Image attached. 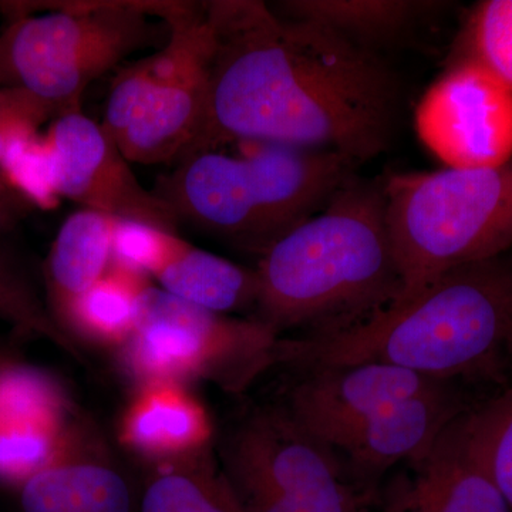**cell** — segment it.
Segmentation results:
<instances>
[{"mask_svg": "<svg viewBox=\"0 0 512 512\" xmlns=\"http://www.w3.org/2000/svg\"><path fill=\"white\" fill-rule=\"evenodd\" d=\"M384 181L353 174L318 215L266 249L252 318L281 338L295 330L311 338L348 329L402 296Z\"/></svg>", "mask_w": 512, "mask_h": 512, "instance_id": "cell-3", "label": "cell"}, {"mask_svg": "<svg viewBox=\"0 0 512 512\" xmlns=\"http://www.w3.org/2000/svg\"><path fill=\"white\" fill-rule=\"evenodd\" d=\"M387 228L409 298L458 266L512 248V160L498 167L386 177Z\"/></svg>", "mask_w": 512, "mask_h": 512, "instance_id": "cell-5", "label": "cell"}, {"mask_svg": "<svg viewBox=\"0 0 512 512\" xmlns=\"http://www.w3.org/2000/svg\"><path fill=\"white\" fill-rule=\"evenodd\" d=\"M26 201L0 178V235L9 231L25 211Z\"/></svg>", "mask_w": 512, "mask_h": 512, "instance_id": "cell-30", "label": "cell"}, {"mask_svg": "<svg viewBox=\"0 0 512 512\" xmlns=\"http://www.w3.org/2000/svg\"><path fill=\"white\" fill-rule=\"evenodd\" d=\"M138 512H247L215 457L194 456L144 466Z\"/></svg>", "mask_w": 512, "mask_h": 512, "instance_id": "cell-19", "label": "cell"}, {"mask_svg": "<svg viewBox=\"0 0 512 512\" xmlns=\"http://www.w3.org/2000/svg\"><path fill=\"white\" fill-rule=\"evenodd\" d=\"M168 39L111 84L104 133L130 163L177 165L207 130L212 40L204 3L165 2Z\"/></svg>", "mask_w": 512, "mask_h": 512, "instance_id": "cell-6", "label": "cell"}, {"mask_svg": "<svg viewBox=\"0 0 512 512\" xmlns=\"http://www.w3.org/2000/svg\"><path fill=\"white\" fill-rule=\"evenodd\" d=\"M204 13L212 52L198 153L229 141L276 143L359 165L389 148L402 92L375 52L258 0L207 2Z\"/></svg>", "mask_w": 512, "mask_h": 512, "instance_id": "cell-1", "label": "cell"}, {"mask_svg": "<svg viewBox=\"0 0 512 512\" xmlns=\"http://www.w3.org/2000/svg\"><path fill=\"white\" fill-rule=\"evenodd\" d=\"M117 436L123 448L150 466L214 446L215 430L190 387L151 383L137 387L121 416Z\"/></svg>", "mask_w": 512, "mask_h": 512, "instance_id": "cell-16", "label": "cell"}, {"mask_svg": "<svg viewBox=\"0 0 512 512\" xmlns=\"http://www.w3.org/2000/svg\"><path fill=\"white\" fill-rule=\"evenodd\" d=\"M0 86H5V79H3L2 70V42H0Z\"/></svg>", "mask_w": 512, "mask_h": 512, "instance_id": "cell-31", "label": "cell"}, {"mask_svg": "<svg viewBox=\"0 0 512 512\" xmlns=\"http://www.w3.org/2000/svg\"><path fill=\"white\" fill-rule=\"evenodd\" d=\"M0 322L8 323L19 338H40L55 343L83 362L79 348L56 325L35 292L0 261Z\"/></svg>", "mask_w": 512, "mask_h": 512, "instance_id": "cell-27", "label": "cell"}, {"mask_svg": "<svg viewBox=\"0 0 512 512\" xmlns=\"http://www.w3.org/2000/svg\"><path fill=\"white\" fill-rule=\"evenodd\" d=\"M436 6L421 0H291L278 8L286 19L312 23L372 50L370 45L400 35Z\"/></svg>", "mask_w": 512, "mask_h": 512, "instance_id": "cell-20", "label": "cell"}, {"mask_svg": "<svg viewBox=\"0 0 512 512\" xmlns=\"http://www.w3.org/2000/svg\"><path fill=\"white\" fill-rule=\"evenodd\" d=\"M163 2H56L18 15L0 35L5 86L57 111L80 110L87 87L146 46Z\"/></svg>", "mask_w": 512, "mask_h": 512, "instance_id": "cell-7", "label": "cell"}, {"mask_svg": "<svg viewBox=\"0 0 512 512\" xmlns=\"http://www.w3.org/2000/svg\"><path fill=\"white\" fill-rule=\"evenodd\" d=\"M178 220L261 254L258 202L242 156L201 151L184 158L154 190Z\"/></svg>", "mask_w": 512, "mask_h": 512, "instance_id": "cell-15", "label": "cell"}, {"mask_svg": "<svg viewBox=\"0 0 512 512\" xmlns=\"http://www.w3.org/2000/svg\"><path fill=\"white\" fill-rule=\"evenodd\" d=\"M508 359L512 360V342L510 345V349H508Z\"/></svg>", "mask_w": 512, "mask_h": 512, "instance_id": "cell-32", "label": "cell"}, {"mask_svg": "<svg viewBox=\"0 0 512 512\" xmlns=\"http://www.w3.org/2000/svg\"><path fill=\"white\" fill-rule=\"evenodd\" d=\"M279 404L373 497L390 470L419 460L470 410L456 382L373 362L303 370Z\"/></svg>", "mask_w": 512, "mask_h": 512, "instance_id": "cell-4", "label": "cell"}, {"mask_svg": "<svg viewBox=\"0 0 512 512\" xmlns=\"http://www.w3.org/2000/svg\"><path fill=\"white\" fill-rule=\"evenodd\" d=\"M512 342V261L458 266L419 292L329 335L282 338L296 372L386 363L436 379L494 376Z\"/></svg>", "mask_w": 512, "mask_h": 512, "instance_id": "cell-2", "label": "cell"}, {"mask_svg": "<svg viewBox=\"0 0 512 512\" xmlns=\"http://www.w3.org/2000/svg\"><path fill=\"white\" fill-rule=\"evenodd\" d=\"M377 512H511L468 441L464 413L419 460L386 478Z\"/></svg>", "mask_w": 512, "mask_h": 512, "instance_id": "cell-14", "label": "cell"}, {"mask_svg": "<svg viewBox=\"0 0 512 512\" xmlns=\"http://www.w3.org/2000/svg\"><path fill=\"white\" fill-rule=\"evenodd\" d=\"M113 225L109 215L80 210L57 232L47 256L46 282L50 315L59 329L74 303L109 269Z\"/></svg>", "mask_w": 512, "mask_h": 512, "instance_id": "cell-18", "label": "cell"}, {"mask_svg": "<svg viewBox=\"0 0 512 512\" xmlns=\"http://www.w3.org/2000/svg\"><path fill=\"white\" fill-rule=\"evenodd\" d=\"M83 417L70 423H0V483L20 487L49 466L62 453Z\"/></svg>", "mask_w": 512, "mask_h": 512, "instance_id": "cell-23", "label": "cell"}, {"mask_svg": "<svg viewBox=\"0 0 512 512\" xmlns=\"http://www.w3.org/2000/svg\"><path fill=\"white\" fill-rule=\"evenodd\" d=\"M170 234L174 232L143 222L114 218L110 264L144 278H153L163 259Z\"/></svg>", "mask_w": 512, "mask_h": 512, "instance_id": "cell-28", "label": "cell"}, {"mask_svg": "<svg viewBox=\"0 0 512 512\" xmlns=\"http://www.w3.org/2000/svg\"><path fill=\"white\" fill-rule=\"evenodd\" d=\"M3 181L26 202L53 210L60 202L45 136L26 133L12 141L0 160Z\"/></svg>", "mask_w": 512, "mask_h": 512, "instance_id": "cell-26", "label": "cell"}, {"mask_svg": "<svg viewBox=\"0 0 512 512\" xmlns=\"http://www.w3.org/2000/svg\"><path fill=\"white\" fill-rule=\"evenodd\" d=\"M470 446L512 512V389L464 413Z\"/></svg>", "mask_w": 512, "mask_h": 512, "instance_id": "cell-25", "label": "cell"}, {"mask_svg": "<svg viewBox=\"0 0 512 512\" xmlns=\"http://www.w3.org/2000/svg\"><path fill=\"white\" fill-rule=\"evenodd\" d=\"M414 126L446 168L474 170L512 160V89L471 62H451L421 97Z\"/></svg>", "mask_w": 512, "mask_h": 512, "instance_id": "cell-10", "label": "cell"}, {"mask_svg": "<svg viewBox=\"0 0 512 512\" xmlns=\"http://www.w3.org/2000/svg\"><path fill=\"white\" fill-rule=\"evenodd\" d=\"M153 278L175 298L224 315L255 308L258 298L255 269L194 247L178 234L168 235Z\"/></svg>", "mask_w": 512, "mask_h": 512, "instance_id": "cell-17", "label": "cell"}, {"mask_svg": "<svg viewBox=\"0 0 512 512\" xmlns=\"http://www.w3.org/2000/svg\"><path fill=\"white\" fill-rule=\"evenodd\" d=\"M242 158L258 202L261 255L318 215L356 168L336 151L289 144L244 143Z\"/></svg>", "mask_w": 512, "mask_h": 512, "instance_id": "cell-12", "label": "cell"}, {"mask_svg": "<svg viewBox=\"0 0 512 512\" xmlns=\"http://www.w3.org/2000/svg\"><path fill=\"white\" fill-rule=\"evenodd\" d=\"M57 111L45 101L16 86H0V160L12 141L26 133H35Z\"/></svg>", "mask_w": 512, "mask_h": 512, "instance_id": "cell-29", "label": "cell"}, {"mask_svg": "<svg viewBox=\"0 0 512 512\" xmlns=\"http://www.w3.org/2000/svg\"><path fill=\"white\" fill-rule=\"evenodd\" d=\"M45 140L60 198L77 202L83 210L178 234L180 220L174 211L137 180L130 161L101 124L82 110L55 117Z\"/></svg>", "mask_w": 512, "mask_h": 512, "instance_id": "cell-11", "label": "cell"}, {"mask_svg": "<svg viewBox=\"0 0 512 512\" xmlns=\"http://www.w3.org/2000/svg\"><path fill=\"white\" fill-rule=\"evenodd\" d=\"M281 336L254 318L208 311L148 285L136 323L114 350L117 365L134 386L211 383L241 394L278 366Z\"/></svg>", "mask_w": 512, "mask_h": 512, "instance_id": "cell-8", "label": "cell"}, {"mask_svg": "<svg viewBox=\"0 0 512 512\" xmlns=\"http://www.w3.org/2000/svg\"><path fill=\"white\" fill-rule=\"evenodd\" d=\"M220 466L247 512H369L373 495L350 483L335 451L282 404L242 413L221 437Z\"/></svg>", "mask_w": 512, "mask_h": 512, "instance_id": "cell-9", "label": "cell"}, {"mask_svg": "<svg viewBox=\"0 0 512 512\" xmlns=\"http://www.w3.org/2000/svg\"><path fill=\"white\" fill-rule=\"evenodd\" d=\"M453 62L476 63L512 89V0H484L470 10Z\"/></svg>", "mask_w": 512, "mask_h": 512, "instance_id": "cell-24", "label": "cell"}, {"mask_svg": "<svg viewBox=\"0 0 512 512\" xmlns=\"http://www.w3.org/2000/svg\"><path fill=\"white\" fill-rule=\"evenodd\" d=\"M80 416L66 386L53 373L0 352V423H70Z\"/></svg>", "mask_w": 512, "mask_h": 512, "instance_id": "cell-22", "label": "cell"}, {"mask_svg": "<svg viewBox=\"0 0 512 512\" xmlns=\"http://www.w3.org/2000/svg\"><path fill=\"white\" fill-rule=\"evenodd\" d=\"M19 493L22 512H138L141 476L124 466L84 416L62 453Z\"/></svg>", "mask_w": 512, "mask_h": 512, "instance_id": "cell-13", "label": "cell"}, {"mask_svg": "<svg viewBox=\"0 0 512 512\" xmlns=\"http://www.w3.org/2000/svg\"><path fill=\"white\" fill-rule=\"evenodd\" d=\"M148 285V278L110 264L106 274L74 303L60 329L73 343L79 338L114 352L130 336L138 301Z\"/></svg>", "mask_w": 512, "mask_h": 512, "instance_id": "cell-21", "label": "cell"}]
</instances>
